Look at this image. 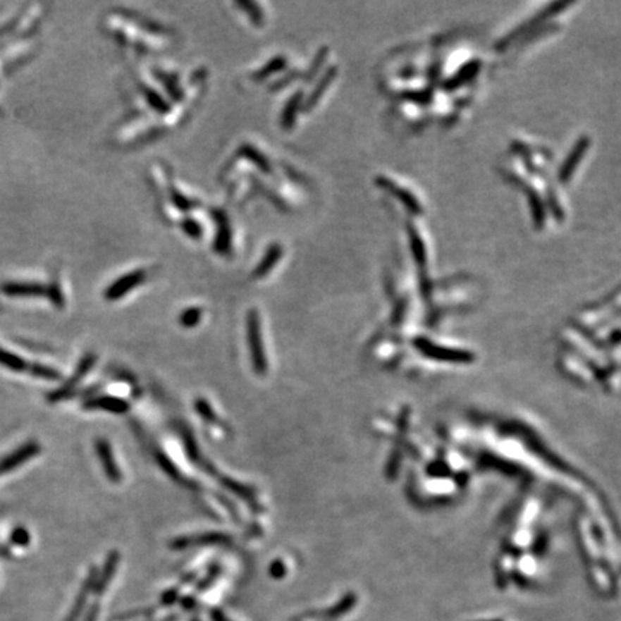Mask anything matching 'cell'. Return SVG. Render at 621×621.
I'll return each instance as SVG.
<instances>
[{
  "mask_svg": "<svg viewBox=\"0 0 621 621\" xmlns=\"http://www.w3.org/2000/svg\"><path fill=\"white\" fill-rule=\"evenodd\" d=\"M210 617H211V620L213 621H232L223 611H221V610H211V613H210Z\"/></svg>",
  "mask_w": 621,
  "mask_h": 621,
  "instance_id": "1f68e13d",
  "label": "cell"
},
{
  "mask_svg": "<svg viewBox=\"0 0 621 621\" xmlns=\"http://www.w3.org/2000/svg\"><path fill=\"white\" fill-rule=\"evenodd\" d=\"M219 230H221V233H217V238H216V249L217 250H226L228 249V246H229V235H230V232H229V226H228V223H226V219L225 217H221V228H219Z\"/></svg>",
  "mask_w": 621,
  "mask_h": 621,
  "instance_id": "44dd1931",
  "label": "cell"
},
{
  "mask_svg": "<svg viewBox=\"0 0 621 621\" xmlns=\"http://www.w3.org/2000/svg\"><path fill=\"white\" fill-rule=\"evenodd\" d=\"M283 65H285V61L281 59V58H276V59H273V61L269 62V65L266 66V69H264V70L259 72L258 77L262 78V77H266V75H269V74H273V72H276L278 69H281Z\"/></svg>",
  "mask_w": 621,
  "mask_h": 621,
  "instance_id": "83f0119b",
  "label": "cell"
},
{
  "mask_svg": "<svg viewBox=\"0 0 621 621\" xmlns=\"http://www.w3.org/2000/svg\"><path fill=\"white\" fill-rule=\"evenodd\" d=\"M9 538H11V542L18 546H27L29 541H30V535H29L27 529L23 527H16L15 529H12Z\"/></svg>",
  "mask_w": 621,
  "mask_h": 621,
  "instance_id": "cb8c5ba5",
  "label": "cell"
},
{
  "mask_svg": "<svg viewBox=\"0 0 621 621\" xmlns=\"http://www.w3.org/2000/svg\"><path fill=\"white\" fill-rule=\"evenodd\" d=\"M144 95H145V98H147L149 105H152L156 109V111H159V113L168 111V108H170L168 104L156 91H153V90H144Z\"/></svg>",
  "mask_w": 621,
  "mask_h": 621,
  "instance_id": "ffe728a7",
  "label": "cell"
},
{
  "mask_svg": "<svg viewBox=\"0 0 621 621\" xmlns=\"http://www.w3.org/2000/svg\"><path fill=\"white\" fill-rule=\"evenodd\" d=\"M195 604H196V603H195V600H193L192 597H187V598L183 600V605H185L186 608H193Z\"/></svg>",
  "mask_w": 621,
  "mask_h": 621,
  "instance_id": "e575fe53",
  "label": "cell"
},
{
  "mask_svg": "<svg viewBox=\"0 0 621 621\" xmlns=\"http://www.w3.org/2000/svg\"><path fill=\"white\" fill-rule=\"evenodd\" d=\"M145 278H147V272L144 269H135L127 275H123L121 278H118L116 282L108 286V289L105 290V298L108 301H117L123 298L135 286L141 285L145 281Z\"/></svg>",
  "mask_w": 621,
  "mask_h": 621,
  "instance_id": "277c9868",
  "label": "cell"
},
{
  "mask_svg": "<svg viewBox=\"0 0 621 621\" xmlns=\"http://www.w3.org/2000/svg\"><path fill=\"white\" fill-rule=\"evenodd\" d=\"M242 150H243V154H245L246 157H249L250 160H253V163H254V164H258L262 170H265V171H269V170H271V166H269L268 160H266V159L264 157V154H261L257 149H253V147H249V145H246V147H243Z\"/></svg>",
  "mask_w": 621,
  "mask_h": 621,
  "instance_id": "7402d4cb",
  "label": "cell"
},
{
  "mask_svg": "<svg viewBox=\"0 0 621 621\" xmlns=\"http://www.w3.org/2000/svg\"><path fill=\"white\" fill-rule=\"evenodd\" d=\"M246 331H247V345L250 352V361L253 371L258 376H265L268 373V359L266 352L262 343L261 334V319L257 309H250L247 312L246 319Z\"/></svg>",
  "mask_w": 621,
  "mask_h": 621,
  "instance_id": "6da1fadb",
  "label": "cell"
},
{
  "mask_svg": "<svg viewBox=\"0 0 621 621\" xmlns=\"http://www.w3.org/2000/svg\"><path fill=\"white\" fill-rule=\"evenodd\" d=\"M202 230V226L196 221H185V223H183V232H186L193 239L200 238Z\"/></svg>",
  "mask_w": 621,
  "mask_h": 621,
  "instance_id": "d4e9b609",
  "label": "cell"
},
{
  "mask_svg": "<svg viewBox=\"0 0 621 621\" xmlns=\"http://www.w3.org/2000/svg\"><path fill=\"white\" fill-rule=\"evenodd\" d=\"M0 365L11 371H16V373L27 371V367H29V364L22 357H19L18 354H13L5 348H0Z\"/></svg>",
  "mask_w": 621,
  "mask_h": 621,
  "instance_id": "5bb4252c",
  "label": "cell"
},
{
  "mask_svg": "<svg viewBox=\"0 0 621 621\" xmlns=\"http://www.w3.org/2000/svg\"><path fill=\"white\" fill-rule=\"evenodd\" d=\"M587 149H589V145L586 147V140H581V141L578 142L577 147L572 150V153L570 154V157L567 159V161L562 164L561 170H560V178H561L562 183H564V181L568 183V181L571 180L574 171L577 170V167H578L579 163H581L579 160L582 159V156H584V153H586Z\"/></svg>",
  "mask_w": 621,
  "mask_h": 621,
  "instance_id": "7c38bea8",
  "label": "cell"
},
{
  "mask_svg": "<svg viewBox=\"0 0 621 621\" xmlns=\"http://www.w3.org/2000/svg\"><path fill=\"white\" fill-rule=\"evenodd\" d=\"M232 536L223 532H206L199 535H190V536H180L176 538L170 546L174 550H183V548H189L195 545H226L230 543Z\"/></svg>",
  "mask_w": 621,
  "mask_h": 621,
  "instance_id": "8992f818",
  "label": "cell"
},
{
  "mask_svg": "<svg viewBox=\"0 0 621 621\" xmlns=\"http://www.w3.org/2000/svg\"><path fill=\"white\" fill-rule=\"evenodd\" d=\"M95 450H97V456L99 459V463L104 469L105 476L113 484H120L123 481V473L116 462L111 445H109L105 439H101L99 437V439L95 441Z\"/></svg>",
  "mask_w": 621,
  "mask_h": 621,
  "instance_id": "5b68a950",
  "label": "cell"
},
{
  "mask_svg": "<svg viewBox=\"0 0 621 621\" xmlns=\"http://www.w3.org/2000/svg\"><path fill=\"white\" fill-rule=\"evenodd\" d=\"M195 409L197 410V413H199L206 422H209V423H217V417H216L213 409L210 407V405L207 403L206 400H203V398H197V400H196V403H195Z\"/></svg>",
  "mask_w": 621,
  "mask_h": 621,
  "instance_id": "603a6c76",
  "label": "cell"
},
{
  "mask_svg": "<svg viewBox=\"0 0 621 621\" xmlns=\"http://www.w3.org/2000/svg\"><path fill=\"white\" fill-rule=\"evenodd\" d=\"M193 621H199V620H193Z\"/></svg>",
  "mask_w": 621,
  "mask_h": 621,
  "instance_id": "d590c367",
  "label": "cell"
},
{
  "mask_svg": "<svg viewBox=\"0 0 621 621\" xmlns=\"http://www.w3.org/2000/svg\"><path fill=\"white\" fill-rule=\"evenodd\" d=\"M269 574H271L272 578L281 579V578H283L285 574H286V567L283 565V562H282L281 560H276V561H273V562L271 564Z\"/></svg>",
  "mask_w": 621,
  "mask_h": 621,
  "instance_id": "4316f807",
  "label": "cell"
},
{
  "mask_svg": "<svg viewBox=\"0 0 621 621\" xmlns=\"http://www.w3.org/2000/svg\"><path fill=\"white\" fill-rule=\"evenodd\" d=\"M97 578H98V570L95 567H92L90 570V572H88V577H87V579L84 582V586L81 587V590H80V593H78V596H77V598L74 601V605H72L68 617L65 618V621H78V618L81 617V614H82V611H84V608L87 605L88 596L94 591Z\"/></svg>",
  "mask_w": 621,
  "mask_h": 621,
  "instance_id": "ba28073f",
  "label": "cell"
},
{
  "mask_svg": "<svg viewBox=\"0 0 621 621\" xmlns=\"http://www.w3.org/2000/svg\"><path fill=\"white\" fill-rule=\"evenodd\" d=\"M11 557H12V553H11L9 548L4 543H0V558H11Z\"/></svg>",
  "mask_w": 621,
  "mask_h": 621,
  "instance_id": "836d02e7",
  "label": "cell"
},
{
  "mask_svg": "<svg viewBox=\"0 0 621 621\" xmlns=\"http://www.w3.org/2000/svg\"><path fill=\"white\" fill-rule=\"evenodd\" d=\"M120 558L121 557H120L118 551H111V553L108 554V557L105 560V564H104V568H102V572L98 575L97 582H95V587H94V593L97 596H101V594L105 593L108 584L111 582L113 577L117 572V568H118V564H120Z\"/></svg>",
  "mask_w": 621,
  "mask_h": 621,
  "instance_id": "30bf717a",
  "label": "cell"
},
{
  "mask_svg": "<svg viewBox=\"0 0 621 621\" xmlns=\"http://www.w3.org/2000/svg\"><path fill=\"white\" fill-rule=\"evenodd\" d=\"M2 290L9 297H42L48 294V289L39 283L9 282L2 286Z\"/></svg>",
  "mask_w": 621,
  "mask_h": 621,
  "instance_id": "8fae6325",
  "label": "cell"
},
{
  "mask_svg": "<svg viewBox=\"0 0 621 621\" xmlns=\"http://www.w3.org/2000/svg\"><path fill=\"white\" fill-rule=\"evenodd\" d=\"M301 97H302L301 94H297V95L292 97L289 104L283 109V114H282V125H283V128H290L292 124H294L295 114H297V109H298V104H300Z\"/></svg>",
  "mask_w": 621,
  "mask_h": 621,
  "instance_id": "ac0fdd59",
  "label": "cell"
},
{
  "mask_svg": "<svg viewBox=\"0 0 621 621\" xmlns=\"http://www.w3.org/2000/svg\"><path fill=\"white\" fill-rule=\"evenodd\" d=\"M177 597H178V590L176 589V590H168V591H166L164 594H163V597H161V603L164 604V605H170V604H173L176 600H177Z\"/></svg>",
  "mask_w": 621,
  "mask_h": 621,
  "instance_id": "4dcf8cb0",
  "label": "cell"
},
{
  "mask_svg": "<svg viewBox=\"0 0 621 621\" xmlns=\"http://www.w3.org/2000/svg\"><path fill=\"white\" fill-rule=\"evenodd\" d=\"M219 572H221V568L219 567H213L211 570H210V572H209V575L199 584V591H203V590H206V589H209V586L210 584L217 578V575H219Z\"/></svg>",
  "mask_w": 621,
  "mask_h": 621,
  "instance_id": "f1b7e54d",
  "label": "cell"
},
{
  "mask_svg": "<svg viewBox=\"0 0 621 621\" xmlns=\"http://www.w3.org/2000/svg\"><path fill=\"white\" fill-rule=\"evenodd\" d=\"M95 362H97V355H95V354H87V355H84V357L81 358V361L78 362L77 370H75L74 374H72V377L68 379V380H66L61 387H58L56 390L48 393L47 400L49 401V403L55 405V403H58V401H62V400H65V398H68V397H72V394H74L77 386H78V384L82 381V379L91 371V369L94 367Z\"/></svg>",
  "mask_w": 621,
  "mask_h": 621,
  "instance_id": "7a4b0ae2",
  "label": "cell"
},
{
  "mask_svg": "<svg viewBox=\"0 0 621 621\" xmlns=\"http://www.w3.org/2000/svg\"><path fill=\"white\" fill-rule=\"evenodd\" d=\"M41 452V446L38 442H26L22 446H19L15 452L6 455L5 457L0 459V476L15 470L16 467L25 465L32 457L38 456Z\"/></svg>",
  "mask_w": 621,
  "mask_h": 621,
  "instance_id": "3957f363",
  "label": "cell"
},
{
  "mask_svg": "<svg viewBox=\"0 0 621 621\" xmlns=\"http://www.w3.org/2000/svg\"><path fill=\"white\" fill-rule=\"evenodd\" d=\"M87 410H104L114 414H125L130 410V403L120 397L99 395L91 397L82 405Z\"/></svg>",
  "mask_w": 621,
  "mask_h": 621,
  "instance_id": "52a82bcc",
  "label": "cell"
},
{
  "mask_svg": "<svg viewBox=\"0 0 621 621\" xmlns=\"http://www.w3.org/2000/svg\"><path fill=\"white\" fill-rule=\"evenodd\" d=\"M27 371H29L32 376H35V377L42 379V380H48V381H58V380H61V377H62L61 373H59L58 370L49 367V365L39 364V362L29 364Z\"/></svg>",
  "mask_w": 621,
  "mask_h": 621,
  "instance_id": "9a60e30c",
  "label": "cell"
},
{
  "mask_svg": "<svg viewBox=\"0 0 621 621\" xmlns=\"http://www.w3.org/2000/svg\"><path fill=\"white\" fill-rule=\"evenodd\" d=\"M202 315H203L202 308L192 307V308H187L186 311H183L180 314L178 322H180L181 326H185V328H193V326H196L200 322Z\"/></svg>",
  "mask_w": 621,
  "mask_h": 621,
  "instance_id": "e0dca14e",
  "label": "cell"
},
{
  "mask_svg": "<svg viewBox=\"0 0 621 621\" xmlns=\"http://www.w3.org/2000/svg\"><path fill=\"white\" fill-rule=\"evenodd\" d=\"M496 621H498V620H496Z\"/></svg>",
  "mask_w": 621,
  "mask_h": 621,
  "instance_id": "8d00e7d4",
  "label": "cell"
},
{
  "mask_svg": "<svg viewBox=\"0 0 621 621\" xmlns=\"http://www.w3.org/2000/svg\"><path fill=\"white\" fill-rule=\"evenodd\" d=\"M355 603H357V597L354 596V594H347V596H344L334 607H331L330 610H328L326 613H325V615L326 617H330V618H337V617H341V615H344V614H347L354 605H355Z\"/></svg>",
  "mask_w": 621,
  "mask_h": 621,
  "instance_id": "2e32d148",
  "label": "cell"
},
{
  "mask_svg": "<svg viewBox=\"0 0 621 621\" xmlns=\"http://www.w3.org/2000/svg\"><path fill=\"white\" fill-rule=\"evenodd\" d=\"M98 613H99V605H98V604H94V605L88 610V613H87L84 621H97Z\"/></svg>",
  "mask_w": 621,
  "mask_h": 621,
  "instance_id": "d6a6232c",
  "label": "cell"
},
{
  "mask_svg": "<svg viewBox=\"0 0 621 621\" xmlns=\"http://www.w3.org/2000/svg\"><path fill=\"white\" fill-rule=\"evenodd\" d=\"M330 80H331V74H330V75H328V78H326V80H324V81H322V82H321V84H319V85L316 87L315 92L312 94V98L309 99V102H311V101H312V102H316V101H318V98L321 97V94H324V90H325V88H326L328 85H330Z\"/></svg>",
  "mask_w": 621,
  "mask_h": 621,
  "instance_id": "f546056e",
  "label": "cell"
},
{
  "mask_svg": "<svg viewBox=\"0 0 621 621\" xmlns=\"http://www.w3.org/2000/svg\"><path fill=\"white\" fill-rule=\"evenodd\" d=\"M377 183H379V186H381L384 190L390 192L394 197H397L412 213H414V214L422 213V206H420L419 200L413 196L412 192H409L405 187L397 186V183H394L393 180L386 178V177H379Z\"/></svg>",
  "mask_w": 621,
  "mask_h": 621,
  "instance_id": "9c48e42d",
  "label": "cell"
},
{
  "mask_svg": "<svg viewBox=\"0 0 621 621\" xmlns=\"http://www.w3.org/2000/svg\"><path fill=\"white\" fill-rule=\"evenodd\" d=\"M157 460H159V463H160V466L166 470V473H168L171 478H174V479H177L178 478V473H177V469H176V466L163 455V453H159L157 455Z\"/></svg>",
  "mask_w": 621,
  "mask_h": 621,
  "instance_id": "484cf974",
  "label": "cell"
},
{
  "mask_svg": "<svg viewBox=\"0 0 621 621\" xmlns=\"http://www.w3.org/2000/svg\"><path fill=\"white\" fill-rule=\"evenodd\" d=\"M282 253H283V250H282V246H281V245L275 243V245L269 246V249H268L266 254L264 257V259L259 262L258 268L254 269L253 276H254V278H264V276H265L269 271H272V268L278 264V261H279L281 257H282Z\"/></svg>",
  "mask_w": 621,
  "mask_h": 621,
  "instance_id": "4fadbf2b",
  "label": "cell"
},
{
  "mask_svg": "<svg viewBox=\"0 0 621 621\" xmlns=\"http://www.w3.org/2000/svg\"><path fill=\"white\" fill-rule=\"evenodd\" d=\"M222 485L225 488H228L229 491H232L235 495H238L239 498L252 502L254 499V495L252 493V491L247 486H243L242 484H238L229 478H222Z\"/></svg>",
  "mask_w": 621,
  "mask_h": 621,
  "instance_id": "d6986e66",
  "label": "cell"
}]
</instances>
